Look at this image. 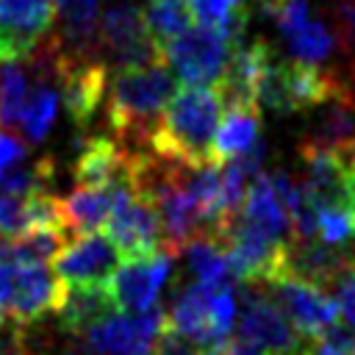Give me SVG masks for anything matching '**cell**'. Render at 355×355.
Listing matches in <instances>:
<instances>
[{"label": "cell", "mask_w": 355, "mask_h": 355, "mask_svg": "<svg viewBox=\"0 0 355 355\" xmlns=\"http://www.w3.org/2000/svg\"><path fill=\"white\" fill-rule=\"evenodd\" d=\"M175 89V72L161 61L114 69V75H108L103 103L111 136L130 150H147L150 136Z\"/></svg>", "instance_id": "1"}, {"label": "cell", "mask_w": 355, "mask_h": 355, "mask_svg": "<svg viewBox=\"0 0 355 355\" xmlns=\"http://www.w3.org/2000/svg\"><path fill=\"white\" fill-rule=\"evenodd\" d=\"M222 108L225 103L211 86L186 83L183 89H175L150 136L147 150L186 164L211 161V144L222 119Z\"/></svg>", "instance_id": "2"}, {"label": "cell", "mask_w": 355, "mask_h": 355, "mask_svg": "<svg viewBox=\"0 0 355 355\" xmlns=\"http://www.w3.org/2000/svg\"><path fill=\"white\" fill-rule=\"evenodd\" d=\"M236 311H239V294L236 286H205V283H183L172 294L164 324L175 333L186 336L200 349L219 347L230 338V330L236 327Z\"/></svg>", "instance_id": "3"}, {"label": "cell", "mask_w": 355, "mask_h": 355, "mask_svg": "<svg viewBox=\"0 0 355 355\" xmlns=\"http://www.w3.org/2000/svg\"><path fill=\"white\" fill-rule=\"evenodd\" d=\"M97 53L108 69H128L161 61V44L133 0H111L97 19Z\"/></svg>", "instance_id": "4"}, {"label": "cell", "mask_w": 355, "mask_h": 355, "mask_svg": "<svg viewBox=\"0 0 355 355\" xmlns=\"http://www.w3.org/2000/svg\"><path fill=\"white\" fill-rule=\"evenodd\" d=\"M64 283L44 263L0 261V311L17 324H36L55 311Z\"/></svg>", "instance_id": "5"}, {"label": "cell", "mask_w": 355, "mask_h": 355, "mask_svg": "<svg viewBox=\"0 0 355 355\" xmlns=\"http://www.w3.org/2000/svg\"><path fill=\"white\" fill-rule=\"evenodd\" d=\"M233 53V39L208 25H189L161 47V58L183 83L216 86Z\"/></svg>", "instance_id": "6"}, {"label": "cell", "mask_w": 355, "mask_h": 355, "mask_svg": "<svg viewBox=\"0 0 355 355\" xmlns=\"http://www.w3.org/2000/svg\"><path fill=\"white\" fill-rule=\"evenodd\" d=\"M272 19L294 61L330 67V61L341 50L333 22L322 17L313 0H283L272 11Z\"/></svg>", "instance_id": "7"}, {"label": "cell", "mask_w": 355, "mask_h": 355, "mask_svg": "<svg viewBox=\"0 0 355 355\" xmlns=\"http://www.w3.org/2000/svg\"><path fill=\"white\" fill-rule=\"evenodd\" d=\"M261 286L269 291L275 305L286 313V319L302 338L313 341L338 322V305L333 294H327L324 286L319 283H311L305 277L280 269L275 277L263 280Z\"/></svg>", "instance_id": "8"}, {"label": "cell", "mask_w": 355, "mask_h": 355, "mask_svg": "<svg viewBox=\"0 0 355 355\" xmlns=\"http://www.w3.org/2000/svg\"><path fill=\"white\" fill-rule=\"evenodd\" d=\"M236 294H239V311H236L239 338L266 352H286L305 347V338L291 327L286 313L275 305V300L261 283H244L239 286Z\"/></svg>", "instance_id": "9"}, {"label": "cell", "mask_w": 355, "mask_h": 355, "mask_svg": "<svg viewBox=\"0 0 355 355\" xmlns=\"http://www.w3.org/2000/svg\"><path fill=\"white\" fill-rule=\"evenodd\" d=\"M164 327V311H111L86 327L83 344L97 355H150Z\"/></svg>", "instance_id": "10"}, {"label": "cell", "mask_w": 355, "mask_h": 355, "mask_svg": "<svg viewBox=\"0 0 355 355\" xmlns=\"http://www.w3.org/2000/svg\"><path fill=\"white\" fill-rule=\"evenodd\" d=\"M302 144L355 150V78L338 69L333 86L305 111Z\"/></svg>", "instance_id": "11"}, {"label": "cell", "mask_w": 355, "mask_h": 355, "mask_svg": "<svg viewBox=\"0 0 355 355\" xmlns=\"http://www.w3.org/2000/svg\"><path fill=\"white\" fill-rule=\"evenodd\" d=\"M119 247L108 233H78L53 258V272L64 286H105L119 266Z\"/></svg>", "instance_id": "12"}, {"label": "cell", "mask_w": 355, "mask_h": 355, "mask_svg": "<svg viewBox=\"0 0 355 355\" xmlns=\"http://www.w3.org/2000/svg\"><path fill=\"white\" fill-rule=\"evenodd\" d=\"M172 272L175 255L158 250L150 255H133L125 266H116L105 286L114 297V305H119L122 311H147L158 305V297Z\"/></svg>", "instance_id": "13"}, {"label": "cell", "mask_w": 355, "mask_h": 355, "mask_svg": "<svg viewBox=\"0 0 355 355\" xmlns=\"http://www.w3.org/2000/svg\"><path fill=\"white\" fill-rule=\"evenodd\" d=\"M108 236L125 255H150L164 250L161 247V222L155 205L136 191V186H125L111 208V216L105 222Z\"/></svg>", "instance_id": "14"}, {"label": "cell", "mask_w": 355, "mask_h": 355, "mask_svg": "<svg viewBox=\"0 0 355 355\" xmlns=\"http://www.w3.org/2000/svg\"><path fill=\"white\" fill-rule=\"evenodd\" d=\"M55 22L53 0H0V61L25 58Z\"/></svg>", "instance_id": "15"}, {"label": "cell", "mask_w": 355, "mask_h": 355, "mask_svg": "<svg viewBox=\"0 0 355 355\" xmlns=\"http://www.w3.org/2000/svg\"><path fill=\"white\" fill-rule=\"evenodd\" d=\"M272 55H275L272 44L261 36L255 39L241 36L239 42H233L230 61L216 83L225 108H258V83Z\"/></svg>", "instance_id": "16"}, {"label": "cell", "mask_w": 355, "mask_h": 355, "mask_svg": "<svg viewBox=\"0 0 355 355\" xmlns=\"http://www.w3.org/2000/svg\"><path fill=\"white\" fill-rule=\"evenodd\" d=\"M355 266V250L347 244H327L319 236L291 239L283 255V272L305 277L319 286H333L347 269Z\"/></svg>", "instance_id": "17"}, {"label": "cell", "mask_w": 355, "mask_h": 355, "mask_svg": "<svg viewBox=\"0 0 355 355\" xmlns=\"http://www.w3.org/2000/svg\"><path fill=\"white\" fill-rule=\"evenodd\" d=\"M125 186H133V180H116L103 186H75L67 197H61V214H64L67 230L78 236V233L103 227Z\"/></svg>", "instance_id": "18"}, {"label": "cell", "mask_w": 355, "mask_h": 355, "mask_svg": "<svg viewBox=\"0 0 355 355\" xmlns=\"http://www.w3.org/2000/svg\"><path fill=\"white\" fill-rule=\"evenodd\" d=\"M114 308L116 305L108 286H64L53 313L64 333L80 336L86 327H92L97 319H103Z\"/></svg>", "instance_id": "19"}, {"label": "cell", "mask_w": 355, "mask_h": 355, "mask_svg": "<svg viewBox=\"0 0 355 355\" xmlns=\"http://www.w3.org/2000/svg\"><path fill=\"white\" fill-rule=\"evenodd\" d=\"M58 14V33L64 50L80 55H100L97 53V19H100V0H53Z\"/></svg>", "instance_id": "20"}, {"label": "cell", "mask_w": 355, "mask_h": 355, "mask_svg": "<svg viewBox=\"0 0 355 355\" xmlns=\"http://www.w3.org/2000/svg\"><path fill=\"white\" fill-rule=\"evenodd\" d=\"M261 136V111L258 108H227L225 119H219L211 155L214 161H227L247 153Z\"/></svg>", "instance_id": "21"}, {"label": "cell", "mask_w": 355, "mask_h": 355, "mask_svg": "<svg viewBox=\"0 0 355 355\" xmlns=\"http://www.w3.org/2000/svg\"><path fill=\"white\" fill-rule=\"evenodd\" d=\"M186 255V269L189 277L194 283H205V286H230L236 277L227 266V255L222 241L214 233H200L194 236L183 250Z\"/></svg>", "instance_id": "22"}, {"label": "cell", "mask_w": 355, "mask_h": 355, "mask_svg": "<svg viewBox=\"0 0 355 355\" xmlns=\"http://www.w3.org/2000/svg\"><path fill=\"white\" fill-rule=\"evenodd\" d=\"M67 241H69V230L64 227H31L17 236H8L0 244V261L44 263L53 261Z\"/></svg>", "instance_id": "23"}, {"label": "cell", "mask_w": 355, "mask_h": 355, "mask_svg": "<svg viewBox=\"0 0 355 355\" xmlns=\"http://www.w3.org/2000/svg\"><path fill=\"white\" fill-rule=\"evenodd\" d=\"M189 14L197 25H208L239 42L247 36V25L252 17L250 0H189Z\"/></svg>", "instance_id": "24"}, {"label": "cell", "mask_w": 355, "mask_h": 355, "mask_svg": "<svg viewBox=\"0 0 355 355\" xmlns=\"http://www.w3.org/2000/svg\"><path fill=\"white\" fill-rule=\"evenodd\" d=\"M31 80H33V69H31L28 58L0 61V125L3 128L17 125V116L28 97Z\"/></svg>", "instance_id": "25"}, {"label": "cell", "mask_w": 355, "mask_h": 355, "mask_svg": "<svg viewBox=\"0 0 355 355\" xmlns=\"http://www.w3.org/2000/svg\"><path fill=\"white\" fill-rule=\"evenodd\" d=\"M144 22L155 42L164 47L169 39H175L180 31L191 25V14L189 6H183V0H150L144 6Z\"/></svg>", "instance_id": "26"}, {"label": "cell", "mask_w": 355, "mask_h": 355, "mask_svg": "<svg viewBox=\"0 0 355 355\" xmlns=\"http://www.w3.org/2000/svg\"><path fill=\"white\" fill-rule=\"evenodd\" d=\"M355 233V208H322L316 211V230L327 244H347Z\"/></svg>", "instance_id": "27"}, {"label": "cell", "mask_w": 355, "mask_h": 355, "mask_svg": "<svg viewBox=\"0 0 355 355\" xmlns=\"http://www.w3.org/2000/svg\"><path fill=\"white\" fill-rule=\"evenodd\" d=\"M22 230H28V197L0 189V233L17 236Z\"/></svg>", "instance_id": "28"}, {"label": "cell", "mask_w": 355, "mask_h": 355, "mask_svg": "<svg viewBox=\"0 0 355 355\" xmlns=\"http://www.w3.org/2000/svg\"><path fill=\"white\" fill-rule=\"evenodd\" d=\"M333 28L341 50L349 58V72L355 78V0H338L333 11Z\"/></svg>", "instance_id": "29"}, {"label": "cell", "mask_w": 355, "mask_h": 355, "mask_svg": "<svg viewBox=\"0 0 355 355\" xmlns=\"http://www.w3.org/2000/svg\"><path fill=\"white\" fill-rule=\"evenodd\" d=\"M25 333H28V324H25ZM64 333V330H61ZM28 344H31V352L33 355H97L94 349H89L83 344V338L78 341L75 336L64 333V338H53V336H42V338H31L28 333Z\"/></svg>", "instance_id": "30"}, {"label": "cell", "mask_w": 355, "mask_h": 355, "mask_svg": "<svg viewBox=\"0 0 355 355\" xmlns=\"http://www.w3.org/2000/svg\"><path fill=\"white\" fill-rule=\"evenodd\" d=\"M313 355H355V327L333 324L319 338H313Z\"/></svg>", "instance_id": "31"}, {"label": "cell", "mask_w": 355, "mask_h": 355, "mask_svg": "<svg viewBox=\"0 0 355 355\" xmlns=\"http://www.w3.org/2000/svg\"><path fill=\"white\" fill-rule=\"evenodd\" d=\"M333 300L338 305V319L349 327H355V266L347 269L333 283Z\"/></svg>", "instance_id": "32"}, {"label": "cell", "mask_w": 355, "mask_h": 355, "mask_svg": "<svg viewBox=\"0 0 355 355\" xmlns=\"http://www.w3.org/2000/svg\"><path fill=\"white\" fill-rule=\"evenodd\" d=\"M150 355H200V347L191 344L186 336H180V333H175L172 327L164 324Z\"/></svg>", "instance_id": "33"}, {"label": "cell", "mask_w": 355, "mask_h": 355, "mask_svg": "<svg viewBox=\"0 0 355 355\" xmlns=\"http://www.w3.org/2000/svg\"><path fill=\"white\" fill-rule=\"evenodd\" d=\"M28 158V147L19 136L0 130V180Z\"/></svg>", "instance_id": "34"}, {"label": "cell", "mask_w": 355, "mask_h": 355, "mask_svg": "<svg viewBox=\"0 0 355 355\" xmlns=\"http://www.w3.org/2000/svg\"><path fill=\"white\" fill-rule=\"evenodd\" d=\"M0 355H33L25 324L14 322V327H6V324L0 327Z\"/></svg>", "instance_id": "35"}, {"label": "cell", "mask_w": 355, "mask_h": 355, "mask_svg": "<svg viewBox=\"0 0 355 355\" xmlns=\"http://www.w3.org/2000/svg\"><path fill=\"white\" fill-rule=\"evenodd\" d=\"M216 355H263V349H258L255 344L244 341V338H236V341H225L216 347Z\"/></svg>", "instance_id": "36"}, {"label": "cell", "mask_w": 355, "mask_h": 355, "mask_svg": "<svg viewBox=\"0 0 355 355\" xmlns=\"http://www.w3.org/2000/svg\"><path fill=\"white\" fill-rule=\"evenodd\" d=\"M272 355H313V352H308L305 347H297V349H286V352H272Z\"/></svg>", "instance_id": "37"}, {"label": "cell", "mask_w": 355, "mask_h": 355, "mask_svg": "<svg viewBox=\"0 0 355 355\" xmlns=\"http://www.w3.org/2000/svg\"><path fill=\"white\" fill-rule=\"evenodd\" d=\"M3 324H6V313L0 311V327H3Z\"/></svg>", "instance_id": "38"}]
</instances>
